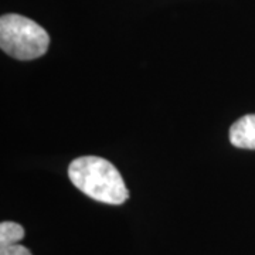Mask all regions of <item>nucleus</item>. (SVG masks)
<instances>
[{
  "mask_svg": "<svg viewBox=\"0 0 255 255\" xmlns=\"http://www.w3.org/2000/svg\"><path fill=\"white\" fill-rule=\"evenodd\" d=\"M50 36L40 24L20 14H4L0 18V47L10 57L28 61L46 54Z\"/></svg>",
  "mask_w": 255,
  "mask_h": 255,
  "instance_id": "f03ea898",
  "label": "nucleus"
},
{
  "mask_svg": "<svg viewBox=\"0 0 255 255\" xmlns=\"http://www.w3.org/2000/svg\"><path fill=\"white\" fill-rule=\"evenodd\" d=\"M230 142L240 149L255 150V115H246L230 128Z\"/></svg>",
  "mask_w": 255,
  "mask_h": 255,
  "instance_id": "7ed1b4c3",
  "label": "nucleus"
},
{
  "mask_svg": "<svg viewBox=\"0 0 255 255\" xmlns=\"http://www.w3.org/2000/svg\"><path fill=\"white\" fill-rule=\"evenodd\" d=\"M68 177L78 190L105 204L118 206L129 197L118 169L104 157L81 156L75 159L68 167Z\"/></svg>",
  "mask_w": 255,
  "mask_h": 255,
  "instance_id": "f257e3e1",
  "label": "nucleus"
},
{
  "mask_svg": "<svg viewBox=\"0 0 255 255\" xmlns=\"http://www.w3.org/2000/svg\"><path fill=\"white\" fill-rule=\"evenodd\" d=\"M0 255H31V253L26 247L13 244V246L0 247Z\"/></svg>",
  "mask_w": 255,
  "mask_h": 255,
  "instance_id": "39448f33",
  "label": "nucleus"
},
{
  "mask_svg": "<svg viewBox=\"0 0 255 255\" xmlns=\"http://www.w3.org/2000/svg\"><path fill=\"white\" fill-rule=\"evenodd\" d=\"M24 238V228L17 223L3 221L0 224V247L17 244Z\"/></svg>",
  "mask_w": 255,
  "mask_h": 255,
  "instance_id": "20e7f679",
  "label": "nucleus"
}]
</instances>
